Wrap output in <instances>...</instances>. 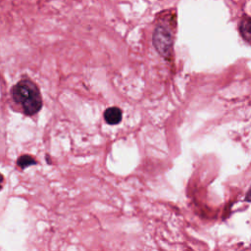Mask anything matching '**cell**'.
Returning <instances> with one entry per match:
<instances>
[{
	"mask_svg": "<svg viewBox=\"0 0 251 251\" xmlns=\"http://www.w3.org/2000/svg\"><path fill=\"white\" fill-rule=\"evenodd\" d=\"M239 31L241 36L246 42L250 41V18L247 15H244L239 24Z\"/></svg>",
	"mask_w": 251,
	"mask_h": 251,
	"instance_id": "277c9868",
	"label": "cell"
},
{
	"mask_svg": "<svg viewBox=\"0 0 251 251\" xmlns=\"http://www.w3.org/2000/svg\"><path fill=\"white\" fill-rule=\"evenodd\" d=\"M35 164H36V161L29 155H23L17 160V165L21 169H25V168L35 165Z\"/></svg>",
	"mask_w": 251,
	"mask_h": 251,
	"instance_id": "5b68a950",
	"label": "cell"
},
{
	"mask_svg": "<svg viewBox=\"0 0 251 251\" xmlns=\"http://www.w3.org/2000/svg\"><path fill=\"white\" fill-rule=\"evenodd\" d=\"M123 113L118 107H110L104 112V119L109 125H117L122 121Z\"/></svg>",
	"mask_w": 251,
	"mask_h": 251,
	"instance_id": "3957f363",
	"label": "cell"
},
{
	"mask_svg": "<svg viewBox=\"0 0 251 251\" xmlns=\"http://www.w3.org/2000/svg\"><path fill=\"white\" fill-rule=\"evenodd\" d=\"M153 43L158 52L167 57L172 52L173 38L171 32L164 25H157L153 34Z\"/></svg>",
	"mask_w": 251,
	"mask_h": 251,
	"instance_id": "7a4b0ae2",
	"label": "cell"
},
{
	"mask_svg": "<svg viewBox=\"0 0 251 251\" xmlns=\"http://www.w3.org/2000/svg\"><path fill=\"white\" fill-rule=\"evenodd\" d=\"M12 97L16 103L22 106L27 116L39 112L42 107V98L37 85L29 79H22L12 88Z\"/></svg>",
	"mask_w": 251,
	"mask_h": 251,
	"instance_id": "6da1fadb",
	"label": "cell"
},
{
	"mask_svg": "<svg viewBox=\"0 0 251 251\" xmlns=\"http://www.w3.org/2000/svg\"><path fill=\"white\" fill-rule=\"evenodd\" d=\"M3 180H4V177L3 176L0 174V190L2 189V185H3Z\"/></svg>",
	"mask_w": 251,
	"mask_h": 251,
	"instance_id": "8992f818",
	"label": "cell"
}]
</instances>
